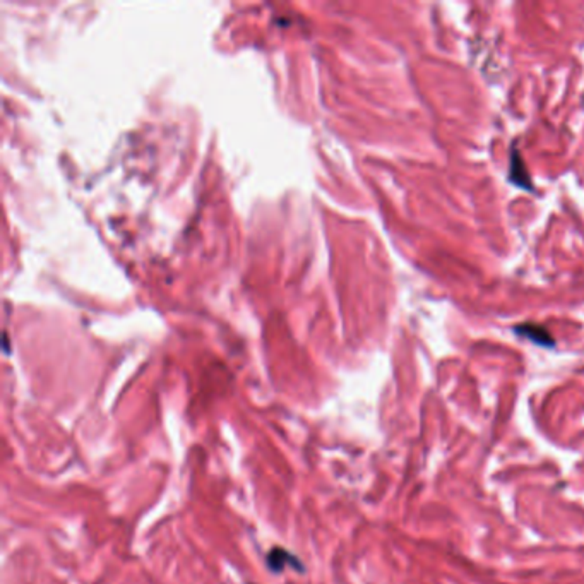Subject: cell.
I'll return each instance as SVG.
<instances>
[{
    "label": "cell",
    "instance_id": "cell-3",
    "mask_svg": "<svg viewBox=\"0 0 584 584\" xmlns=\"http://www.w3.org/2000/svg\"><path fill=\"white\" fill-rule=\"evenodd\" d=\"M266 562H267V567L271 569L272 572H281L286 566L295 567V571H298V572L303 571V564L300 562V560H298L293 553L284 550V548L281 547H274L272 550H269Z\"/></svg>",
    "mask_w": 584,
    "mask_h": 584
},
{
    "label": "cell",
    "instance_id": "cell-1",
    "mask_svg": "<svg viewBox=\"0 0 584 584\" xmlns=\"http://www.w3.org/2000/svg\"><path fill=\"white\" fill-rule=\"evenodd\" d=\"M509 180L510 183H514V186L520 187L522 190H535L531 183V176H529L528 168L524 165V160H522V156L516 148L510 149L509 155Z\"/></svg>",
    "mask_w": 584,
    "mask_h": 584
},
{
    "label": "cell",
    "instance_id": "cell-2",
    "mask_svg": "<svg viewBox=\"0 0 584 584\" xmlns=\"http://www.w3.org/2000/svg\"><path fill=\"white\" fill-rule=\"evenodd\" d=\"M513 331L516 333L517 336L533 341V343L538 345V347H543V348L555 347V340L552 338V334L548 333L543 326L535 324V322H524V324L514 326Z\"/></svg>",
    "mask_w": 584,
    "mask_h": 584
}]
</instances>
